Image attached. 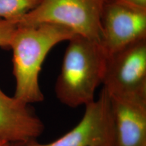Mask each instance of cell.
<instances>
[{"mask_svg": "<svg viewBox=\"0 0 146 146\" xmlns=\"http://www.w3.org/2000/svg\"><path fill=\"white\" fill-rule=\"evenodd\" d=\"M10 143L4 141V140L0 139V146H8Z\"/></svg>", "mask_w": 146, "mask_h": 146, "instance_id": "cell-13", "label": "cell"}, {"mask_svg": "<svg viewBox=\"0 0 146 146\" xmlns=\"http://www.w3.org/2000/svg\"><path fill=\"white\" fill-rule=\"evenodd\" d=\"M23 143H10L8 146H23Z\"/></svg>", "mask_w": 146, "mask_h": 146, "instance_id": "cell-14", "label": "cell"}, {"mask_svg": "<svg viewBox=\"0 0 146 146\" xmlns=\"http://www.w3.org/2000/svg\"><path fill=\"white\" fill-rule=\"evenodd\" d=\"M45 126L30 104L7 96L0 89V139L25 143L36 139Z\"/></svg>", "mask_w": 146, "mask_h": 146, "instance_id": "cell-8", "label": "cell"}, {"mask_svg": "<svg viewBox=\"0 0 146 146\" xmlns=\"http://www.w3.org/2000/svg\"><path fill=\"white\" fill-rule=\"evenodd\" d=\"M108 96L114 146H146V96Z\"/></svg>", "mask_w": 146, "mask_h": 146, "instance_id": "cell-7", "label": "cell"}, {"mask_svg": "<svg viewBox=\"0 0 146 146\" xmlns=\"http://www.w3.org/2000/svg\"><path fill=\"white\" fill-rule=\"evenodd\" d=\"M102 85L110 95L146 96V38L107 56Z\"/></svg>", "mask_w": 146, "mask_h": 146, "instance_id": "cell-4", "label": "cell"}, {"mask_svg": "<svg viewBox=\"0 0 146 146\" xmlns=\"http://www.w3.org/2000/svg\"><path fill=\"white\" fill-rule=\"evenodd\" d=\"M68 41L55 93L62 104L74 108L96 100L95 93L103 81L107 55L99 43L79 35Z\"/></svg>", "mask_w": 146, "mask_h": 146, "instance_id": "cell-2", "label": "cell"}, {"mask_svg": "<svg viewBox=\"0 0 146 146\" xmlns=\"http://www.w3.org/2000/svg\"><path fill=\"white\" fill-rule=\"evenodd\" d=\"M104 2V0H43L28 14L9 21L16 26L40 23L62 25L76 35L100 43Z\"/></svg>", "mask_w": 146, "mask_h": 146, "instance_id": "cell-3", "label": "cell"}, {"mask_svg": "<svg viewBox=\"0 0 146 146\" xmlns=\"http://www.w3.org/2000/svg\"><path fill=\"white\" fill-rule=\"evenodd\" d=\"M100 45L107 56L146 38V9L124 0H104Z\"/></svg>", "mask_w": 146, "mask_h": 146, "instance_id": "cell-5", "label": "cell"}, {"mask_svg": "<svg viewBox=\"0 0 146 146\" xmlns=\"http://www.w3.org/2000/svg\"><path fill=\"white\" fill-rule=\"evenodd\" d=\"M124 1L137 8L146 9V0H124Z\"/></svg>", "mask_w": 146, "mask_h": 146, "instance_id": "cell-11", "label": "cell"}, {"mask_svg": "<svg viewBox=\"0 0 146 146\" xmlns=\"http://www.w3.org/2000/svg\"><path fill=\"white\" fill-rule=\"evenodd\" d=\"M114 139V127L108 94L102 89L97 100L85 106L80 122L58 139L42 143L31 140L23 146H94Z\"/></svg>", "mask_w": 146, "mask_h": 146, "instance_id": "cell-6", "label": "cell"}, {"mask_svg": "<svg viewBox=\"0 0 146 146\" xmlns=\"http://www.w3.org/2000/svg\"><path fill=\"white\" fill-rule=\"evenodd\" d=\"M75 35L72 29L56 24L16 26L10 43L16 98L28 104L44 100L39 83L43 62L53 47Z\"/></svg>", "mask_w": 146, "mask_h": 146, "instance_id": "cell-1", "label": "cell"}, {"mask_svg": "<svg viewBox=\"0 0 146 146\" xmlns=\"http://www.w3.org/2000/svg\"><path fill=\"white\" fill-rule=\"evenodd\" d=\"M16 29L15 24L6 20L0 19V47L10 50V43Z\"/></svg>", "mask_w": 146, "mask_h": 146, "instance_id": "cell-10", "label": "cell"}, {"mask_svg": "<svg viewBox=\"0 0 146 146\" xmlns=\"http://www.w3.org/2000/svg\"><path fill=\"white\" fill-rule=\"evenodd\" d=\"M94 146H114V139L109 140L104 143L98 144V145H94Z\"/></svg>", "mask_w": 146, "mask_h": 146, "instance_id": "cell-12", "label": "cell"}, {"mask_svg": "<svg viewBox=\"0 0 146 146\" xmlns=\"http://www.w3.org/2000/svg\"><path fill=\"white\" fill-rule=\"evenodd\" d=\"M43 0H0V19L14 21L39 5Z\"/></svg>", "mask_w": 146, "mask_h": 146, "instance_id": "cell-9", "label": "cell"}]
</instances>
